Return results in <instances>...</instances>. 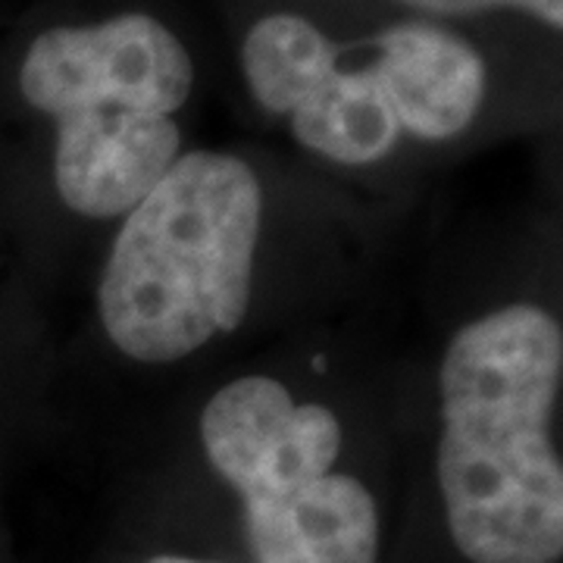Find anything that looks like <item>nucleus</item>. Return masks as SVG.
Returning <instances> with one entry per match:
<instances>
[{
  "mask_svg": "<svg viewBox=\"0 0 563 563\" xmlns=\"http://www.w3.org/2000/svg\"><path fill=\"white\" fill-rule=\"evenodd\" d=\"M561 379V322L536 303L492 310L448 344L439 488L466 561L561 558L563 466L551 442Z\"/></svg>",
  "mask_w": 563,
  "mask_h": 563,
  "instance_id": "f257e3e1",
  "label": "nucleus"
},
{
  "mask_svg": "<svg viewBox=\"0 0 563 563\" xmlns=\"http://www.w3.org/2000/svg\"><path fill=\"white\" fill-rule=\"evenodd\" d=\"M263 191L232 154H179L117 232L98 285V313L117 351L176 363L251 310Z\"/></svg>",
  "mask_w": 563,
  "mask_h": 563,
  "instance_id": "f03ea898",
  "label": "nucleus"
},
{
  "mask_svg": "<svg viewBox=\"0 0 563 563\" xmlns=\"http://www.w3.org/2000/svg\"><path fill=\"white\" fill-rule=\"evenodd\" d=\"M22 98L57 122L54 181L88 220L125 217L179 161L191 54L161 20L122 13L41 32L20 69Z\"/></svg>",
  "mask_w": 563,
  "mask_h": 563,
  "instance_id": "7ed1b4c3",
  "label": "nucleus"
},
{
  "mask_svg": "<svg viewBox=\"0 0 563 563\" xmlns=\"http://www.w3.org/2000/svg\"><path fill=\"white\" fill-rule=\"evenodd\" d=\"M210 466L239 498L257 563H376L379 507L335 473L342 422L273 376L222 385L201 413Z\"/></svg>",
  "mask_w": 563,
  "mask_h": 563,
  "instance_id": "20e7f679",
  "label": "nucleus"
},
{
  "mask_svg": "<svg viewBox=\"0 0 563 563\" xmlns=\"http://www.w3.org/2000/svg\"><path fill=\"white\" fill-rule=\"evenodd\" d=\"M366 57L329 41L295 13L251 25L242 47L244 79L263 110L288 117L307 151L342 166H369L404 135L398 63L385 35L366 41Z\"/></svg>",
  "mask_w": 563,
  "mask_h": 563,
  "instance_id": "39448f33",
  "label": "nucleus"
},
{
  "mask_svg": "<svg viewBox=\"0 0 563 563\" xmlns=\"http://www.w3.org/2000/svg\"><path fill=\"white\" fill-rule=\"evenodd\" d=\"M407 3L422 7L429 13H442V16H470L483 10H520L551 29L563 25V0H407Z\"/></svg>",
  "mask_w": 563,
  "mask_h": 563,
  "instance_id": "423d86ee",
  "label": "nucleus"
},
{
  "mask_svg": "<svg viewBox=\"0 0 563 563\" xmlns=\"http://www.w3.org/2000/svg\"><path fill=\"white\" fill-rule=\"evenodd\" d=\"M147 563H217V561H195V558H176V554H166V558H151Z\"/></svg>",
  "mask_w": 563,
  "mask_h": 563,
  "instance_id": "0eeeda50",
  "label": "nucleus"
}]
</instances>
